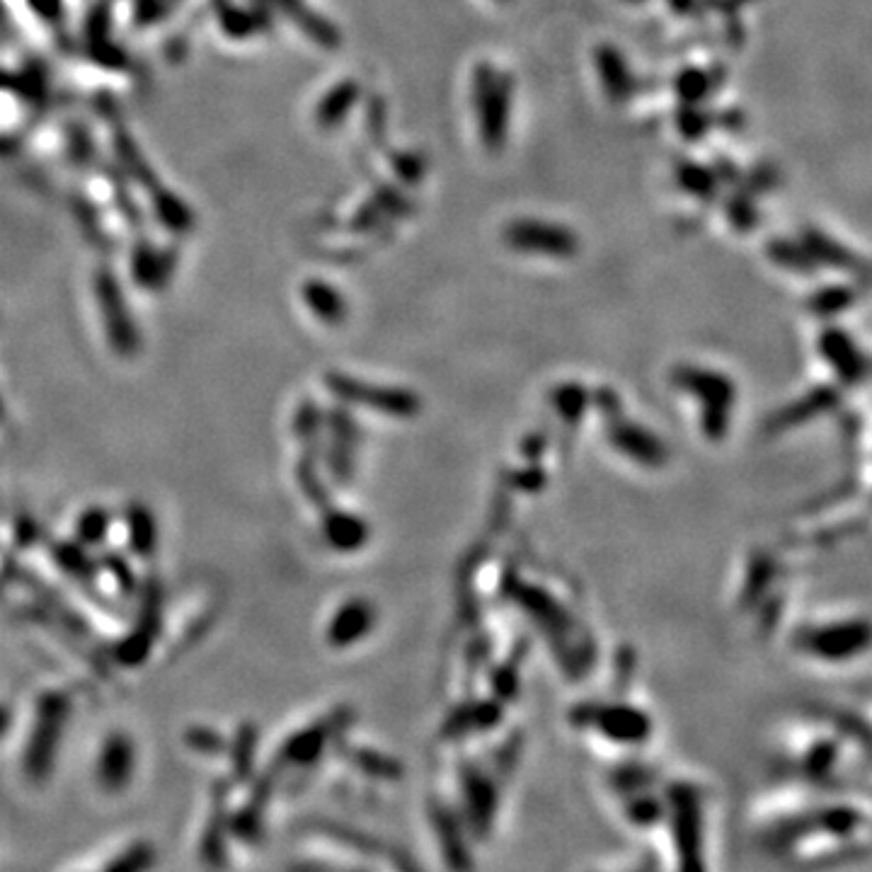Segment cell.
<instances>
[{
    "label": "cell",
    "mask_w": 872,
    "mask_h": 872,
    "mask_svg": "<svg viewBox=\"0 0 872 872\" xmlns=\"http://www.w3.org/2000/svg\"><path fill=\"white\" fill-rule=\"evenodd\" d=\"M502 594H507L545 632L557 662L565 667L570 677L579 679L587 674L594 664L592 638L551 592L519 579L514 572H507L502 575Z\"/></svg>",
    "instance_id": "obj_1"
},
{
    "label": "cell",
    "mask_w": 872,
    "mask_h": 872,
    "mask_svg": "<svg viewBox=\"0 0 872 872\" xmlns=\"http://www.w3.org/2000/svg\"><path fill=\"white\" fill-rule=\"evenodd\" d=\"M73 715V698L66 691H44L34 703V717L22 749V774L32 785L52 778L61 744Z\"/></svg>",
    "instance_id": "obj_2"
},
{
    "label": "cell",
    "mask_w": 872,
    "mask_h": 872,
    "mask_svg": "<svg viewBox=\"0 0 872 872\" xmlns=\"http://www.w3.org/2000/svg\"><path fill=\"white\" fill-rule=\"evenodd\" d=\"M512 97L514 83L509 73L488 64V61H480L472 71V109H476L480 143L490 153H500L507 146Z\"/></svg>",
    "instance_id": "obj_3"
},
{
    "label": "cell",
    "mask_w": 872,
    "mask_h": 872,
    "mask_svg": "<svg viewBox=\"0 0 872 872\" xmlns=\"http://www.w3.org/2000/svg\"><path fill=\"white\" fill-rule=\"evenodd\" d=\"M671 385L701 401V427L710 442H722L730 432L732 405L737 401V389L720 371L681 364L671 371Z\"/></svg>",
    "instance_id": "obj_4"
},
{
    "label": "cell",
    "mask_w": 872,
    "mask_h": 872,
    "mask_svg": "<svg viewBox=\"0 0 872 872\" xmlns=\"http://www.w3.org/2000/svg\"><path fill=\"white\" fill-rule=\"evenodd\" d=\"M677 853L683 870H703V795L693 783L677 780L664 790Z\"/></svg>",
    "instance_id": "obj_5"
},
{
    "label": "cell",
    "mask_w": 872,
    "mask_h": 872,
    "mask_svg": "<svg viewBox=\"0 0 872 872\" xmlns=\"http://www.w3.org/2000/svg\"><path fill=\"white\" fill-rule=\"evenodd\" d=\"M328 391L344 405H361L373 413L397 419H413L422 413L419 395L407 389H393V385L366 383L347 373L332 371L326 376Z\"/></svg>",
    "instance_id": "obj_6"
},
{
    "label": "cell",
    "mask_w": 872,
    "mask_h": 872,
    "mask_svg": "<svg viewBox=\"0 0 872 872\" xmlns=\"http://www.w3.org/2000/svg\"><path fill=\"white\" fill-rule=\"evenodd\" d=\"M572 727H596L618 744H642L650 740L652 720L645 710L628 703H577L570 710Z\"/></svg>",
    "instance_id": "obj_7"
},
{
    "label": "cell",
    "mask_w": 872,
    "mask_h": 872,
    "mask_svg": "<svg viewBox=\"0 0 872 872\" xmlns=\"http://www.w3.org/2000/svg\"><path fill=\"white\" fill-rule=\"evenodd\" d=\"M139 596V618L115 647L117 662L124 667H141L151 657L153 645L158 642L160 632H163V589H160L156 575L141 582Z\"/></svg>",
    "instance_id": "obj_8"
},
{
    "label": "cell",
    "mask_w": 872,
    "mask_h": 872,
    "mask_svg": "<svg viewBox=\"0 0 872 872\" xmlns=\"http://www.w3.org/2000/svg\"><path fill=\"white\" fill-rule=\"evenodd\" d=\"M354 722V710L352 708H338L332 710L330 715L313 722L304 730H298L291 734L289 740L281 744V749L274 758V764H279L284 768V774L289 768H308L316 766L320 762L322 752L340 737V734Z\"/></svg>",
    "instance_id": "obj_9"
},
{
    "label": "cell",
    "mask_w": 872,
    "mask_h": 872,
    "mask_svg": "<svg viewBox=\"0 0 872 872\" xmlns=\"http://www.w3.org/2000/svg\"><path fill=\"white\" fill-rule=\"evenodd\" d=\"M797 645L825 662H849L872 647V623L855 618L807 628L797 635Z\"/></svg>",
    "instance_id": "obj_10"
},
{
    "label": "cell",
    "mask_w": 872,
    "mask_h": 872,
    "mask_svg": "<svg viewBox=\"0 0 872 872\" xmlns=\"http://www.w3.org/2000/svg\"><path fill=\"white\" fill-rule=\"evenodd\" d=\"M504 243L519 253L553 259L575 257L579 241L572 228L539 219H517L504 228Z\"/></svg>",
    "instance_id": "obj_11"
},
{
    "label": "cell",
    "mask_w": 872,
    "mask_h": 872,
    "mask_svg": "<svg viewBox=\"0 0 872 872\" xmlns=\"http://www.w3.org/2000/svg\"><path fill=\"white\" fill-rule=\"evenodd\" d=\"M136 768H139V746L129 732H109L99 744L95 762V783L107 795H119L131 785Z\"/></svg>",
    "instance_id": "obj_12"
},
{
    "label": "cell",
    "mask_w": 872,
    "mask_h": 872,
    "mask_svg": "<svg viewBox=\"0 0 872 872\" xmlns=\"http://www.w3.org/2000/svg\"><path fill=\"white\" fill-rule=\"evenodd\" d=\"M458 785H460V795H464L466 819L472 837L488 839L497 817V805H500V795H497L495 780L485 774L478 764L460 762Z\"/></svg>",
    "instance_id": "obj_13"
},
{
    "label": "cell",
    "mask_w": 872,
    "mask_h": 872,
    "mask_svg": "<svg viewBox=\"0 0 872 872\" xmlns=\"http://www.w3.org/2000/svg\"><path fill=\"white\" fill-rule=\"evenodd\" d=\"M97 301L103 308L105 334L111 352L121 359H131L141 352V332L136 328L134 318L129 316L127 301L119 294V286L109 277L97 281Z\"/></svg>",
    "instance_id": "obj_14"
},
{
    "label": "cell",
    "mask_w": 872,
    "mask_h": 872,
    "mask_svg": "<svg viewBox=\"0 0 872 872\" xmlns=\"http://www.w3.org/2000/svg\"><path fill=\"white\" fill-rule=\"evenodd\" d=\"M606 439L618 454L645 468H664L669 460L667 444L623 413L606 419Z\"/></svg>",
    "instance_id": "obj_15"
},
{
    "label": "cell",
    "mask_w": 872,
    "mask_h": 872,
    "mask_svg": "<svg viewBox=\"0 0 872 872\" xmlns=\"http://www.w3.org/2000/svg\"><path fill=\"white\" fill-rule=\"evenodd\" d=\"M228 790L231 780H216L214 797H211V812L206 819V827L202 833V841H199V855L209 868H223L226 865V837L231 833L228 829Z\"/></svg>",
    "instance_id": "obj_16"
},
{
    "label": "cell",
    "mask_w": 872,
    "mask_h": 872,
    "mask_svg": "<svg viewBox=\"0 0 872 872\" xmlns=\"http://www.w3.org/2000/svg\"><path fill=\"white\" fill-rule=\"evenodd\" d=\"M502 715H504V703L497 701V698L495 701L460 703L456 710H451V715L444 720L442 740L456 742L468 737L472 732H488L500 725Z\"/></svg>",
    "instance_id": "obj_17"
},
{
    "label": "cell",
    "mask_w": 872,
    "mask_h": 872,
    "mask_svg": "<svg viewBox=\"0 0 872 872\" xmlns=\"http://www.w3.org/2000/svg\"><path fill=\"white\" fill-rule=\"evenodd\" d=\"M376 626V608L366 599H352L338 608L328 626V645L344 650V647L357 645L364 635H369Z\"/></svg>",
    "instance_id": "obj_18"
},
{
    "label": "cell",
    "mask_w": 872,
    "mask_h": 872,
    "mask_svg": "<svg viewBox=\"0 0 872 872\" xmlns=\"http://www.w3.org/2000/svg\"><path fill=\"white\" fill-rule=\"evenodd\" d=\"M320 531L332 551L340 553L359 551V547L366 545L371 535V529L364 519L352 512H342L334 504L328 507L326 512H320Z\"/></svg>",
    "instance_id": "obj_19"
},
{
    "label": "cell",
    "mask_w": 872,
    "mask_h": 872,
    "mask_svg": "<svg viewBox=\"0 0 872 872\" xmlns=\"http://www.w3.org/2000/svg\"><path fill=\"white\" fill-rule=\"evenodd\" d=\"M594 68L599 73V83L606 97L614 105L628 103L635 93L632 71L616 46L599 44L594 49Z\"/></svg>",
    "instance_id": "obj_20"
},
{
    "label": "cell",
    "mask_w": 872,
    "mask_h": 872,
    "mask_svg": "<svg viewBox=\"0 0 872 872\" xmlns=\"http://www.w3.org/2000/svg\"><path fill=\"white\" fill-rule=\"evenodd\" d=\"M432 825L436 831V839H439V843H442L444 861L456 870L472 868L466 833H464V827H460L458 817L454 815V809L444 802L434 800L432 802Z\"/></svg>",
    "instance_id": "obj_21"
},
{
    "label": "cell",
    "mask_w": 872,
    "mask_h": 872,
    "mask_svg": "<svg viewBox=\"0 0 872 872\" xmlns=\"http://www.w3.org/2000/svg\"><path fill=\"white\" fill-rule=\"evenodd\" d=\"M124 523H127V541L134 555H139L143 560L153 557L158 551V519L153 514V509L146 502H131L124 512Z\"/></svg>",
    "instance_id": "obj_22"
},
{
    "label": "cell",
    "mask_w": 872,
    "mask_h": 872,
    "mask_svg": "<svg viewBox=\"0 0 872 872\" xmlns=\"http://www.w3.org/2000/svg\"><path fill=\"white\" fill-rule=\"evenodd\" d=\"M226 749L231 754L233 780L235 783H251L255 778V764H257V749H259V727L255 725V722H241Z\"/></svg>",
    "instance_id": "obj_23"
},
{
    "label": "cell",
    "mask_w": 872,
    "mask_h": 872,
    "mask_svg": "<svg viewBox=\"0 0 872 872\" xmlns=\"http://www.w3.org/2000/svg\"><path fill=\"white\" fill-rule=\"evenodd\" d=\"M340 752L344 754V762L352 764L361 774L376 780H389L395 783L403 778V764L393 756H385L376 749H366V746H354L344 744L340 746Z\"/></svg>",
    "instance_id": "obj_24"
},
{
    "label": "cell",
    "mask_w": 872,
    "mask_h": 872,
    "mask_svg": "<svg viewBox=\"0 0 872 872\" xmlns=\"http://www.w3.org/2000/svg\"><path fill=\"white\" fill-rule=\"evenodd\" d=\"M361 97V87L357 81H342L332 87V91L320 99L316 109V121L320 129H334L347 119Z\"/></svg>",
    "instance_id": "obj_25"
},
{
    "label": "cell",
    "mask_w": 872,
    "mask_h": 872,
    "mask_svg": "<svg viewBox=\"0 0 872 872\" xmlns=\"http://www.w3.org/2000/svg\"><path fill=\"white\" fill-rule=\"evenodd\" d=\"M304 301L310 308V313H313L318 320L328 322V326H338L347 318V304L342 294L330 286L328 281H320V279H310L304 284Z\"/></svg>",
    "instance_id": "obj_26"
},
{
    "label": "cell",
    "mask_w": 872,
    "mask_h": 872,
    "mask_svg": "<svg viewBox=\"0 0 872 872\" xmlns=\"http://www.w3.org/2000/svg\"><path fill=\"white\" fill-rule=\"evenodd\" d=\"M279 8L289 15L298 28H301L308 36H313V42H318L320 46H328L334 49L340 46V32L334 28L332 22H328L326 18H320L318 12L310 10L304 0H277Z\"/></svg>",
    "instance_id": "obj_27"
},
{
    "label": "cell",
    "mask_w": 872,
    "mask_h": 872,
    "mask_svg": "<svg viewBox=\"0 0 872 872\" xmlns=\"http://www.w3.org/2000/svg\"><path fill=\"white\" fill-rule=\"evenodd\" d=\"M54 563L78 582H93L97 575V560L87 555L85 545L78 541H61L52 545Z\"/></svg>",
    "instance_id": "obj_28"
},
{
    "label": "cell",
    "mask_w": 872,
    "mask_h": 872,
    "mask_svg": "<svg viewBox=\"0 0 872 872\" xmlns=\"http://www.w3.org/2000/svg\"><path fill=\"white\" fill-rule=\"evenodd\" d=\"M322 429H326V415H322V410L316 401H304L294 417V436L316 458H320L322 451Z\"/></svg>",
    "instance_id": "obj_29"
},
{
    "label": "cell",
    "mask_w": 872,
    "mask_h": 872,
    "mask_svg": "<svg viewBox=\"0 0 872 872\" xmlns=\"http://www.w3.org/2000/svg\"><path fill=\"white\" fill-rule=\"evenodd\" d=\"M551 403L555 407L557 417L565 422L567 427H575L577 422L587 413V407L592 403V395L587 393L582 383L575 381H567V383H560L555 385V391L551 395Z\"/></svg>",
    "instance_id": "obj_30"
},
{
    "label": "cell",
    "mask_w": 872,
    "mask_h": 872,
    "mask_svg": "<svg viewBox=\"0 0 872 872\" xmlns=\"http://www.w3.org/2000/svg\"><path fill=\"white\" fill-rule=\"evenodd\" d=\"M296 482H298V488H301L306 500L313 504L318 512H326L328 507H332V497H330V490L326 488V482H322V478H320L316 456L304 454L301 458H298Z\"/></svg>",
    "instance_id": "obj_31"
},
{
    "label": "cell",
    "mask_w": 872,
    "mask_h": 872,
    "mask_svg": "<svg viewBox=\"0 0 872 872\" xmlns=\"http://www.w3.org/2000/svg\"><path fill=\"white\" fill-rule=\"evenodd\" d=\"M677 182L683 192H689L695 199H703V202L715 199L720 190L717 174L713 170L693 163V160H681L677 166Z\"/></svg>",
    "instance_id": "obj_32"
},
{
    "label": "cell",
    "mask_w": 872,
    "mask_h": 872,
    "mask_svg": "<svg viewBox=\"0 0 872 872\" xmlns=\"http://www.w3.org/2000/svg\"><path fill=\"white\" fill-rule=\"evenodd\" d=\"M821 352L827 354L831 364H837L839 373L846 379H855L863 371V361L858 357L855 347L839 332H829L821 338Z\"/></svg>",
    "instance_id": "obj_33"
},
{
    "label": "cell",
    "mask_w": 872,
    "mask_h": 872,
    "mask_svg": "<svg viewBox=\"0 0 872 872\" xmlns=\"http://www.w3.org/2000/svg\"><path fill=\"white\" fill-rule=\"evenodd\" d=\"M111 514L105 507H87L76 519V539L85 547H99L109 535Z\"/></svg>",
    "instance_id": "obj_34"
},
{
    "label": "cell",
    "mask_w": 872,
    "mask_h": 872,
    "mask_svg": "<svg viewBox=\"0 0 872 872\" xmlns=\"http://www.w3.org/2000/svg\"><path fill=\"white\" fill-rule=\"evenodd\" d=\"M313 827H316L320 833H326V837H330V839H334V841H340V843H344V846H352V849H357V851H364L366 855H389V853H383V851H385V846H383L381 841L371 839L369 833L359 831V829H354V827L340 825V821H316Z\"/></svg>",
    "instance_id": "obj_35"
},
{
    "label": "cell",
    "mask_w": 872,
    "mask_h": 872,
    "mask_svg": "<svg viewBox=\"0 0 872 872\" xmlns=\"http://www.w3.org/2000/svg\"><path fill=\"white\" fill-rule=\"evenodd\" d=\"M158 863V853L148 841H134L111 861L105 863L107 872H146Z\"/></svg>",
    "instance_id": "obj_36"
},
{
    "label": "cell",
    "mask_w": 872,
    "mask_h": 872,
    "mask_svg": "<svg viewBox=\"0 0 872 872\" xmlns=\"http://www.w3.org/2000/svg\"><path fill=\"white\" fill-rule=\"evenodd\" d=\"M608 780H610V785H614L616 793L630 797V795L650 790L657 780V774L652 768H647L642 764H623V766L610 770Z\"/></svg>",
    "instance_id": "obj_37"
},
{
    "label": "cell",
    "mask_w": 872,
    "mask_h": 872,
    "mask_svg": "<svg viewBox=\"0 0 872 872\" xmlns=\"http://www.w3.org/2000/svg\"><path fill=\"white\" fill-rule=\"evenodd\" d=\"M228 829L235 839L245 843H257L265 833V809L245 802L241 809H235L228 819Z\"/></svg>",
    "instance_id": "obj_38"
},
{
    "label": "cell",
    "mask_w": 872,
    "mask_h": 872,
    "mask_svg": "<svg viewBox=\"0 0 872 872\" xmlns=\"http://www.w3.org/2000/svg\"><path fill=\"white\" fill-rule=\"evenodd\" d=\"M664 812H667V802L659 800L657 795H650L647 790L630 795L626 802V817L638 827L657 825V821L664 817Z\"/></svg>",
    "instance_id": "obj_39"
},
{
    "label": "cell",
    "mask_w": 872,
    "mask_h": 872,
    "mask_svg": "<svg viewBox=\"0 0 872 872\" xmlns=\"http://www.w3.org/2000/svg\"><path fill=\"white\" fill-rule=\"evenodd\" d=\"M182 740H184L187 749L194 752V754H202L206 758L221 756L223 752H226V746H228L226 740H223V734L216 732L214 727H209V725L187 727Z\"/></svg>",
    "instance_id": "obj_40"
},
{
    "label": "cell",
    "mask_w": 872,
    "mask_h": 872,
    "mask_svg": "<svg viewBox=\"0 0 872 872\" xmlns=\"http://www.w3.org/2000/svg\"><path fill=\"white\" fill-rule=\"evenodd\" d=\"M509 659H512V662L500 664L492 671V677H490L492 693H495V698L500 703H512L514 698L519 695V662H521V657L514 652Z\"/></svg>",
    "instance_id": "obj_41"
},
{
    "label": "cell",
    "mask_w": 872,
    "mask_h": 872,
    "mask_svg": "<svg viewBox=\"0 0 872 872\" xmlns=\"http://www.w3.org/2000/svg\"><path fill=\"white\" fill-rule=\"evenodd\" d=\"M677 95L683 99V105H698L705 95L713 91V78L710 73L701 68H687L674 83Z\"/></svg>",
    "instance_id": "obj_42"
},
{
    "label": "cell",
    "mask_w": 872,
    "mask_h": 872,
    "mask_svg": "<svg viewBox=\"0 0 872 872\" xmlns=\"http://www.w3.org/2000/svg\"><path fill=\"white\" fill-rule=\"evenodd\" d=\"M99 563H103V567L109 572V575L117 579L124 596L139 594V587H141L139 575H136V570L131 567V563H127V557H124L121 553L107 551V553H103V557H99Z\"/></svg>",
    "instance_id": "obj_43"
},
{
    "label": "cell",
    "mask_w": 872,
    "mask_h": 872,
    "mask_svg": "<svg viewBox=\"0 0 872 872\" xmlns=\"http://www.w3.org/2000/svg\"><path fill=\"white\" fill-rule=\"evenodd\" d=\"M770 572H774V560H768L766 555L758 553L749 565V575H746V587L742 592L744 606H752L754 599H758V596L764 594L766 584L770 579Z\"/></svg>",
    "instance_id": "obj_44"
},
{
    "label": "cell",
    "mask_w": 872,
    "mask_h": 872,
    "mask_svg": "<svg viewBox=\"0 0 872 872\" xmlns=\"http://www.w3.org/2000/svg\"><path fill=\"white\" fill-rule=\"evenodd\" d=\"M504 485L507 490H519V492H541L547 482L545 470L535 464L519 468V470H507L504 472Z\"/></svg>",
    "instance_id": "obj_45"
},
{
    "label": "cell",
    "mask_w": 872,
    "mask_h": 872,
    "mask_svg": "<svg viewBox=\"0 0 872 872\" xmlns=\"http://www.w3.org/2000/svg\"><path fill=\"white\" fill-rule=\"evenodd\" d=\"M521 749H523V737H521V732H512V737H509V740L500 746V749L495 752L492 764H495L497 776H500V778H509V776H512V770L519 766Z\"/></svg>",
    "instance_id": "obj_46"
},
{
    "label": "cell",
    "mask_w": 872,
    "mask_h": 872,
    "mask_svg": "<svg viewBox=\"0 0 872 872\" xmlns=\"http://www.w3.org/2000/svg\"><path fill=\"white\" fill-rule=\"evenodd\" d=\"M677 127L679 131L687 136L689 141H698L703 139L710 129V119L705 111L698 109V105H687L679 111V119H677Z\"/></svg>",
    "instance_id": "obj_47"
},
{
    "label": "cell",
    "mask_w": 872,
    "mask_h": 872,
    "mask_svg": "<svg viewBox=\"0 0 872 872\" xmlns=\"http://www.w3.org/2000/svg\"><path fill=\"white\" fill-rule=\"evenodd\" d=\"M635 667H638V659H635V650L630 645H623L616 650V659H614V691L616 693H626L632 674H635Z\"/></svg>",
    "instance_id": "obj_48"
},
{
    "label": "cell",
    "mask_w": 872,
    "mask_h": 872,
    "mask_svg": "<svg viewBox=\"0 0 872 872\" xmlns=\"http://www.w3.org/2000/svg\"><path fill=\"white\" fill-rule=\"evenodd\" d=\"M768 255H770V259H776L778 265L795 267V269H805V267H809V262H812V257H809V253L805 251V247H795L788 241L770 243L768 245Z\"/></svg>",
    "instance_id": "obj_49"
},
{
    "label": "cell",
    "mask_w": 872,
    "mask_h": 872,
    "mask_svg": "<svg viewBox=\"0 0 872 872\" xmlns=\"http://www.w3.org/2000/svg\"><path fill=\"white\" fill-rule=\"evenodd\" d=\"M727 219L734 228L740 231H749L754 223H756V211L752 206L749 199L744 196H734L732 202L727 204Z\"/></svg>",
    "instance_id": "obj_50"
},
{
    "label": "cell",
    "mask_w": 872,
    "mask_h": 872,
    "mask_svg": "<svg viewBox=\"0 0 872 872\" xmlns=\"http://www.w3.org/2000/svg\"><path fill=\"white\" fill-rule=\"evenodd\" d=\"M592 403L604 415V419H610L623 413L620 395L614 389H608V385H602V389L592 395Z\"/></svg>",
    "instance_id": "obj_51"
},
{
    "label": "cell",
    "mask_w": 872,
    "mask_h": 872,
    "mask_svg": "<svg viewBox=\"0 0 872 872\" xmlns=\"http://www.w3.org/2000/svg\"><path fill=\"white\" fill-rule=\"evenodd\" d=\"M393 168L397 174H401V180H405V182H417L422 178L419 158L410 156V153H397L393 158Z\"/></svg>",
    "instance_id": "obj_52"
},
{
    "label": "cell",
    "mask_w": 872,
    "mask_h": 872,
    "mask_svg": "<svg viewBox=\"0 0 872 872\" xmlns=\"http://www.w3.org/2000/svg\"><path fill=\"white\" fill-rule=\"evenodd\" d=\"M545 448H547V436L543 432H533L521 442V456L527 458L529 464H539V458L545 454Z\"/></svg>",
    "instance_id": "obj_53"
},
{
    "label": "cell",
    "mask_w": 872,
    "mask_h": 872,
    "mask_svg": "<svg viewBox=\"0 0 872 872\" xmlns=\"http://www.w3.org/2000/svg\"><path fill=\"white\" fill-rule=\"evenodd\" d=\"M12 722H15V713L8 703H0V740H6V734L10 732Z\"/></svg>",
    "instance_id": "obj_54"
},
{
    "label": "cell",
    "mask_w": 872,
    "mask_h": 872,
    "mask_svg": "<svg viewBox=\"0 0 872 872\" xmlns=\"http://www.w3.org/2000/svg\"><path fill=\"white\" fill-rule=\"evenodd\" d=\"M693 3L695 0H669L671 10H677V12H689L693 8Z\"/></svg>",
    "instance_id": "obj_55"
},
{
    "label": "cell",
    "mask_w": 872,
    "mask_h": 872,
    "mask_svg": "<svg viewBox=\"0 0 872 872\" xmlns=\"http://www.w3.org/2000/svg\"><path fill=\"white\" fill-rule=\"evenodd\" d=\"M6 415V405H3V395H0V417Z\"/></svg>",
    "instance_id": "obj_56"
},
{
    "label": "cell",
    "mask_w": 872,
    "mask_h": 872,
    "mask_svg": "<svg viewBox=\"0 0 872 872\" xmlns=\"http://www.w3.org/2000/svg\"><path fill=\"white\" fill-rule=\"evenodd\" d=\"M630 3H640V0H630Z\"/></svg>",
    "instance_id": "obj_57"
},
{
    "label": "cell",
    "mask_w": 872,
    "mask_h": 872,
    "mask_svg": "<svg viewBox=\"0 0 872 872\" xmlns=\"http://www.w3.org/2000/svg\"><path fill=\"white\" fill-rule=\"evenodd\" d=\"M500 3H509V0H500Z\"/></svg>",
    "instance_id": "obj_58"
}]
</instances>
